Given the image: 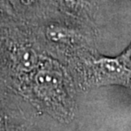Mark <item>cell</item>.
Instances as JSON below:
<instances>
[{
	"label": "cell",
	"mask_w": 131,
	"mask_h": 131,
	"mask_svg": "<svg viewBox=\"0 0 131 131\" xmlns=\"http://www.w3.org/2000/svg\"><path fill=\"white\" fill-rule=\"evenodd\" d=\"M17 95L38 112L62 124H69L77 112L75 81L67 66L47 56L20 86Z\"/></svg>",
	"instance_id": "6da1fadb"
},
{
	"label": "cell",
	"mask_w": 131,
	"mask_h": 131,
	"mask_svg": "<svg viewBox=\"0 0 131 131\" xmlns=\"http://www.w3.org/2000/svg\"><path fill=\"white\" fill-rule=\"evenodd\" d=\"M1 40L2 85L17 94L47 54L24 26L10 28L2 25Z\"/></svg>",
	"instance_id": "7a4b0ae2"
},
{
	"label": "cell",
	"mask_w": 131,
	"mask_h": 131,
	"mask_svg": "<svg viewBox=\"0 0 131 131\" xmlns=\"http://www.w3.org/2000/svg\"><path fill=\"white\" fill-rule=\"evenodd\" d=\"M28 28L42 50L65 65L82 52L95 49L93 31L83 23L50 20Z\"/></svg>",
	"instance_id": "3957f363"
},
{
	"label": "cell",
	"mask_w": 131,
	"mask_h": 131,
	"mask_svg": "<svg viewBox=\"0 0 131 131\" xmlns=\"http://www.w3.org/2000/svg\"><path fill=\"white\" fill-rule=\"evenodd\" d=\"M66 66L83 91L109 85L131 90V70L117 57L102 56L96 49L86 50L70 60Z\"/></svg>",
	"instance_id": "277c9868"
},
{
	"label": "cell",
	"mask_w": 131,
	"mask_h": 131,
	"mask_svg": "<svg viewBox=\"0 0 131 131\" xmlns=\"http://www.w3.org/2000/svg\"><path fill=\"white\" fill-rule=\"evenodd\" d=\"M60 9L76 20L88 18L90 0H56Z\"/></svg>",
	"instance_id": "5b68a950"
},
{
	"label": "cell",
	"mask_w": 131,
	"mask_h": 131,
	"mask_svg": "<svg viewBox=\"0 0 131 131\" xmlns=\"http://www.w3.org/2000/svg\"><path fill=\"white\" fill-rule=\"evenodd\" d=\"M117 57L125 67L131 70V42L127 48Z\"/></svg>",
	"instance_id": "8992f818"
},
{
	"label": "cell",
	"mask_w": 131,
	"mask_h": 131,
	"mask_svg": "<svg viewBox=\"0 0 131 131\" xmlns=\"http://www.w3.org/2000/svg\"><path fill=\"white\" fill-rule=\"evenodd\" d=\"M18 1H19L23 6L31 7V6H32V5H35L36 4H38L41 0H18Z\"/></svg>",
	"instance_id": "52a82bcc"
},
{
	"label": "cell",
	"mask_w": 131,
	"mask_h": 131,
	"mask_svg": "<svg viewBox=\"0 0 131 131\" xmlns=\"http://www.w3.org/2000/svg\"><path fill=\"white\" fill-rule=\"evenodd\" d=\"M129 1H131V0H129Z\"/></svg>",
	"instance_id": "ba28073f"
}]
</instances>
